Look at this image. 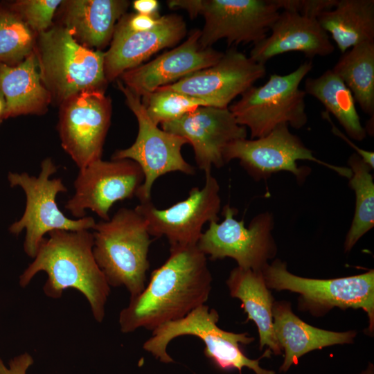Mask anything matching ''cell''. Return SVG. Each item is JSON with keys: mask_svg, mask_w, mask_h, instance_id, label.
Segmentation results:
<instances>
[{"mask_svg": "<svg viewBox=\"0 0 374 374\" xmlns=\"http://www.w3.org/2000/svg\"><path fill=\"white\" fill-rule=\"evenodd\" d=\"M212 283L206 256L197 245L172 246L166 262L152 272L149 284L130 299L118 317L123 333L153 330L184 317L207 301Z\"/></svg>", "mask_w": 374, "mask_h": 374, "instance_id": "1", "label": "cell"}, {"mask_svg": "<svg viewBox=\"0 0 374 374\" xmlns=\"http://www.w3.org/2000/svg\"><path fill=\"white\" fill-rule=\"evenodd\" d=\"M90 231L49 232L33 260L19 276V284L24 288L37 274L44 271L47 275L43 286L46 296L60 299L66 290H76L87 300L94 319L101 323L111 287L95 260Z\"/></svg>", "mask_w": 374, "mask_h": 374, "instance_id": "2", "label": "cell"}, {"mask_svg": "<svg viewBox=\"0 0 374 374\" xmlns=\"http://www.w3.org/2000/svg\"><path fill=\"white\" fill-rule=\"evenodd\" d=\"M95 260L110 287H125L130 298L145 287L152 240L143 217L134 208H121L92 229Z\"/></svg>", "mask_w": 374, "mask_h": 374, "instance_id": "3", "label": "cell"}, {"mask_svg": "<svg viewBox=\"0 0 374 374\" xmlns=\"http://www.w3.org/2000/svg\"><path fill=\"white\" fill-rule=\"evenodd\" d=\"M42 82L61 103L86 90H103L105 53L78 43L64 26L39 33L34 46Z\"/></svg>", "mask_w": 374, "mask_h": 374, "instance_id": "4", "label": "cell"}, {"mask_svg": "<svg viewBox=\"0 0 374 374\" xmlns=\"http://www.w3.org/2000/svg\"><path fill=\"white\" fill-rule=\"evenodd\" d=\"M218 319L215 309L202 305L184 317L153 330L143 348L160 362L170 363L174 360L167 353L169 343L180 336L193 335L203 341L204 355L220 369H238L242 374V368L247 367L256 374H275L274 371L264 369L259 365L262 357H269L271 352L269 349L259 359H249L242 353L239 344H249L254 339L247 332L234 333L220 328L217 325Z\"/></svg>", "mask_w": 374, "mask_h": 374, "instance_id": "5", "label": "cell"}, {"mask_svg": "<svg viewBox=\"0 0 374 374\" xmlns=\"http://www.w3.org/2000/svg\"><path fill=\"white\" fill-rule=\"evenodd\" d=\"M312 67V62L305 61L290 73L270 75L264 84L252 86L229 107L237 122L249 129L251 139L265 136L282 124L295 129L306 125V93L299 85Z\"/></svg>", "mask_w": 374, "mask_h": 374, "instance_id": "6", "label": "cell"}, {"mask_svg": "<svg viewBox=\"0 0 374 374\" xmlns=\"http://www.w3.org/2000/svg\"><path fill=\"white\" fill-rule=\"evenodd\" d=\"M37 177L27 172H9L10 187L21 188L26 195V206L21 217L10 224L9 232L15 235L26 231L23 249L34 258L46 234L54 230H92L96 221L92 217L76 220L67 217L59 208L56 197L67 188L60 178L51 179L57 167L51 158L44 159Z\"/></svg>", "mask_w": 374, "mask_h": 374, "instance_id": "7", "label": "cell"}, {"mask_svg": "<svg viewBox=\"0 0 374 374\" xmlns=\"http://www.w3.org/2000/svg\"><path fill=\"white\" fill-rule=\"evenodd\" d=\"M170 8L186 10L191 19L202 15L204 25L199 44L211 48L225 39L228 46L253 43L267 37L280 9L274 0H170Z\"/></svg>", "mask_w": 374, "mask_h": 374, "instance_id": "8", "label": "cell"}, {"mask_svg": "<svg viewBox=\"0 0 374 374\" xmlns=\"http://www.w3.org/2000/svg\"><path fill=\"white\" fill-rule=\"evenodd\" d=\"M268 288L289 290L300 294L301 307L313 314H321L335 307L362 309L369 319V330L374 326V271L333 279L303 278L290 273L279 259L262 269Z\"/></svg>", "mask_w": 374, "mask_h": 374, "instance_id": "9", "label": "cell"}, {"mask_svg": "<svg viewBox=\"0 0 374 374\" xmlns=\"http://www.w3.org/2000/svg\"><path fill=\"white\" fill-rule=\"evenodd\" d=\"M118 86L136 118L139 130L134 143L127 148L116 150L112 159H130L139 166L144 180L136 197L140 202L149 201L152 185L159 177L177 171L190 175L195 174V168L181 154V148L188 142L179 136L159 129L148 116L141 97L120 81Z\"/></svg>", "mask_w": 374, "mask_h": 374, "instance_id": "10", "label": "cell"}, {"mask_svg": "<svg viewBox=\"0 0 374 374\" xmlns=\"http://www.w3.org/2000/svg\"><path fill=\"white\" fill-rule=\"evenodd\" d=\"M224 163L238 159L240 165L256 181L267 179L280 171L292 173L299 182H303L310 173L306 166L299 167L297 161L317 162L350 179L349 168L335 166L316 158L289 126L282 124L266 136L253 139H238L230 143L223 152Z\"/></svg>", "mask_w": 374, "mask_h": 374, "instance_id": "11", "label": "cell"}, {"mask_svg": "<svg viewBox=\"0 0 374 374\" xmlns=\"http://www.w3.org/2000/svg\"><path fill=\"white\" fill-rule=\"evenodd\" d=\"M237 212L229 204L225 205L222 212L223 221L209 222L197 247L211 260L231 258L239 267L262 271L276 253L272 235L273 215L269 212L258 214L246 227L243 220L234 217Z\"/></svg>", "mask_w": 374, "mask_h": 374, "instance_id": "12", "label": "cell"}, {"mask_svg": "<svg viewBox=\"0 0 374 374\" xmlns=\"http://www.w3.org/2000/svg\"><path fill=\"white\" fill-rule=\"evenodd\" d=\"M202 188H193L188 197L169 208L159 209L151 200L134 209L145 220L150 236H165L170 247L197 245L206 222H217L221 199L220 186L211 172L205 174Z\"/></svg>", "mask_w": 374, "mask_h": 374, "instance_id": "13", "label": "cell"}, {"mask_svg": "<svg viewBox=\"0 0 374 374\" xmlns=\"http://www.w3.org/2000/svg\"><path fill=\"white\" fill-rule=\"evenodd\" d=\"M143 180L141 168L130 159L96 160L79 169L74 194L65 208L78 219L85 217L89 209L102 220H109L113 204L136 196Z\"/></svg>", "mask_w": 374, "mask_h": 374, "instance_id": "14", "label": "cell"}, {"mask_svg": "<svg viewBox=\"0 0 374 374\" xmlns=\"http://www.w3.org/2000/svg\"><path fill=\"white\" fill-rule=\"evenodd\" d=\"M111 113L104 90H86L62 103L57 125L61 145L79 169L101 159Z\"/></svg>", "mask_w": 374, "mask_h": 374, "instance_id": "15", "label": "cell"}, {"mask_svg": "<svg viewBox=\"0 0 374 374\" xmlns=\"http://www.w3.org/2000/svg\"><path fill=\"white\" fill-rule=\"evenodd\" d=\"M266 71L265 64L232 46L215 64L164 87L202 100L208 106L225 108L262 78Z\"/></svg>", "mask_w": 374, "mask_h": 374, "instance_id": "16", "label": "cell"}, {"mask_svg": "<svg viewBox=\"0 0 374 374\" xmlns=\"http://www.w3.org/2000/svg\"><path fill=\"white\" fill-rule=\"evenodd\" d=\"M161 125L163 130L185 139L192 145L197 165L205 174L211 172L213 166H223L225 148L247 135V127L237 122L229 107L200 106Z\"/></svg>", "mask_w": 374, "mask_h": 374, "instance_id": "17", "label": "cell"}, {"mask_svg": "<svg viewBox=\"0 0 374 374\" xmlns=\"http://www.w3.org/2000/svg\"><path fill=\"white\" fill-rule=\"evenodd\" d=\"M201 30L190 32L187 39L152 61L125 71L120 77L136 95L152 93L188 75L217 63L224 53L199 44Z\"/></svg>", "mask_w": 374, "mask_h": 374, "instance_id": "18", "label": "cell"}, {"mask_svg": "<svg viewBox=\"0 0 374 374\" xmlns=\"http://www.w3.org/2000/svg\"><path fill=\"white\" fill-rule=\"evenodd\" d=\"M186 32L183 17L176 14L161 16L157 25L150 30L138 32L115 30L110 47L105 53L107 81H112L125 71L141 65L161 49L175 46Z\"/></svg>", "mask_w": 374, "mask_h": 374, "instance_id": "19", "label": "cell"}, {"mask_svg": "<svg viewBox=\"0 0 374 374\" xmlns=\"http://www.w3.org/2000/svg\"><path fill=\"white\" fill-rule=\"evenodd\" d=\"M271 33L254 44L249 57L265 64L274 57L292 51L303 53L312 59L315 56L332 54L335 47L328 33L317 18L283 11L271 27Z\"/></svg>", "mask_w": 374, "mask_h": 374, "instance_id": "20", "label": "cell"}, {"mask_svg": "<svg viewBox=\"0 0 374 374\" xmlns=\"http://www.w3.org/2000/svg\"><path fill=\"white\" fill-rule=\"evenodd\" d=\"M272 317L276 339L285 350L280 372H286L312 350L353 343L356 335L355 331L332 332L308 325L292 312L290 304L286 302L274 303Z\"/></svg>", "mask_w": 374, "mask_h": 374, "instance_id": "21", "label": "cell"}, {"mask_svg": "<svg viewBox=\"0 0 374 374\" xmlns=\"http://www.w3.org/2000/svg\"><path fill=\"white\" fill-rule=\"evenodd\" d=\"M64 28L83 46L103 48L112 39L116 22L124 15L129 1L72 0L66 1Z\"/></svg>", "mask_w": 374, "mask_h": 374, "instance_id": "22", "label": "cell"}, {"mask_svg": "<svg viewBox=\"0 0 374 374\" xmlns=\"http://www.w3.org/2000/svg\"><path fill=\"white\" fill-rule=\"evenodd\" d=\"M0 91L6 101L4 119L46 110L52 97L42 82L34 51L17 64L0 62Z\"/></svg>", "mask_w": 374, "mask_h": 374, "instance_id": "23", "label": "cell"}, {"mask_svg": "<svg viewBox=\"0 0 374 374\" xmlns=\"http://www.w3.org/2000/svg\"><path fill=\"white\" fill-rule=\"evenodd\" d=\"M226 285L230 295L241 301L248 319L256 323L259 333L260 349L267 346L274 354L280 355L282 348L274 330V299L265 283L262 271L237 267L231 270Z\"/></svg>", "mask_w": 374, "mask_h": 374, "instance_id": "24", "label": "cell"}, {"mask_svg": "<svg viewBox=\"0 0 374 374\" xmlns=\"http://www.w3.org/2000/svg\"><path fill=\"white\" fill-rule=\"evenodd\" d=\"M317 19L341 53L362 42L374 41L373 0H338Z\"/></svg>", "mask_w": 374, "mask_h": 374, "instance_id": "25", "label": "cell"}, {"mask_svg": "<svg viewBox=\"0 0 374 374\" xmlns=\"http://www.w3.org/2000/svg\"><path fill=\"white\" fill-rule=\"evenodd\" d=\"M304 91L323 105L326 112L336 118L350 138L361 141L366 137L352 92L332 69L317 78H307Z\"/></svg>", "mask_w": 374, "mask_h": 374, "instance_id": "26", "label": "cell"}, {"mask_svg": "<svg viewBox=\"0 0 374 374\" xmlns=\"http://www.w3.org/2000/svg\"><path fill=\"white\" fill-rule=\"evenodd\" d=\"M332 71L348 87L362 110L374 116V41L362 42L342 53Z\"/></svg>", "mask_w": 374, "mask_h": 374, "instance_id": "27", "label": "cell"}, {"mask_svg": "<svg viewBox=\"0 0 374 374\" xmlns=\"http://www.w3.org/2000/svg\"><path fill=\"white\" fill-rule=\"evenodd\" d=\"M352 176L349 186L355 195V208L351 226L344 242V250L350 251L357 242L374 226V183L371 168L357 154L348 160Z\"/></svg>", "mask_w": 374, "mask_h": 374, "instance_id": "28", "label": "cell"}, {"mask_svg": "<svg viewBox=\"0 0 374 374\" xmlns=\"http://www.w3.org/2000/svg\"><path fill=\"white\" fill-rule=\"evenodd\" d=\"M33 33L15 12L0 11V62L15 65L34 49Z\"/></svg>", "mask_w": 374, "mask_h": 374, "instance_id": "29", "label": "cell"}, {"mask_svg": "<svg viewBox=\"0 0 374 374\" xmlns=\"http://www.w3.org/2000/svg\"><path fill=\"white\" fill-rule=\"evenodd\" d=\"M146 113L157 125L177 119L200 106L204 101L164 87L141 97Z\"/></svg>", "mask_w": 374, "mask_h": 374, "instance_id": "30", "label": "cell"}, {"mask_svg": "<svg viewBox=\"0 0 374 374\" xmlns=\"http://www.w3.org/2000/svg\"><path fill=\"white\" fill-rule=\"evenodd\" d=\"M62 3L60 0H22L14 3L10 10L30 28L40 33L48 29L56 9Z\"/></svg>", "mask_w": 374, "mask_h": 374, "instance_id": "31", "label": "cell"}, {"mask_svg": "<svg viewBox=\"0 0 374 374\" xmlns=\"http://www.w3.org/2000/svg\"><path fill=\"white\" fill-rule=\"evenodd\" d=\"M278 8L284 11L317 18L323 12L332 9L338 0H274Z\"/></svg>", "mask_w": 374, "mask_h": 374, "instance_id": "32", "label": "cell"}, {"mask_svg": "<svg viewBox=\"0 0 374 374\" xmlns=\"http://www.w3.org/2000/svg\"><path fill=\"white\" fill-rule=\"evenodd\" d=\"M161 16L135 13L123 16L115 30L122 32H138L150 30L157 25Z\"/></svg>", "mask_w": 374, "mask_h": 374, "instance_id": "33", "label": "cell"}, {"mask_svg": "<svg viewBox=\"0 0 374 374\" xmlns=\"http://www.w3.org/2000/svg\"><path fill=\"white\" fill-rule=\"evenodd\" d=\"M33 363L32 355L26 352L11 359L8 366L6 365L0 357V374H26Z\"/></svg>", "mask_w": 374, "mask_h": 374, "instance_id": "34", "label": "cell"}, {"mask_svg": "<svg viewBox=\"0 0 374 374\" xmlns=\"http://www.w3.org/2000/svg\"><path fill=\"white\" fill-rule=\"evenodd\" d=\"M322 116L324 118L327 119L331 124L332 132L335 135H337V136L340 137L341 139L345 141L353 149H355V153H357L362 159V160L373 170L374 168L373 152L361 149L357 145H356L354 143H353L349 139V138L345 136L342 132H341L340 130H339L337 127L335 125V124L332 122L331 118L329 116V113H328L327 112H323Z\"/></svg>", "mask_w": 374, "mask_h": 374, "instance_id": "35", "label": "cell"}, {"mask_svg": "<svg viewBox=\"0 0 374 374\" xmlns=\"http://www.w3.org/2000/svg\"><path fill=\"white\" fill-rule=\"evenodd\" d=\"M132 5L136 13L159 16L158 14L159 3L157 0H136Z\"/></svg>", "mask_w": 374, "mask_h": 374, "instance_id": "36", "label": "cell"}, {"mask_svg": "<svg viewBox=\"0 0 374 374\" xmlns=\"http://www.w3.org/2000/svg\"><path fill=\"white\" fill-rule=\"evenodd\" d=\"M6 101L3 93L0 91V123L4 119Z\"/></svg>", "mask_w": 374, "mask_h": 374, "instance_id": "37", "label": "cell"}, {"mask_svg": "<svg viewBox=\"0 0 374 374\" xmlns=\"http://www.w3.org/2000/svg\"><path fill=\"white\" fill-rule=\"evenodd\" d=\"M360 374H374L373 365L370 364L367 368L362 371Z\"/></svg>", "mask_w": 374, "mask_h": 374, "instance_id": "38", "label": "cell"}]
</instances>
